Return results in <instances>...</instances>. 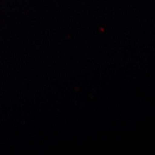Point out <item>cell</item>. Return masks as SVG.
Segmentation results:
<instances>
[]
</instances>
